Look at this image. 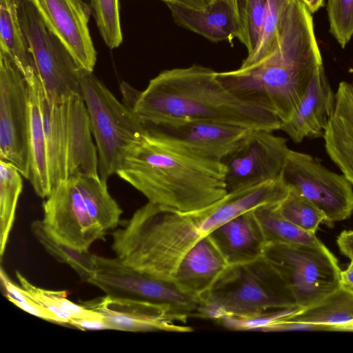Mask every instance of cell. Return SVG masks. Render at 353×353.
Instances as JSON below:
<instances>
[{"label":"cell","instance_id":"obj_36","mask_svg":"<svg viewBox=\"0 0 353 353\" xmlns=\"http://www.w3.org/2000/svg\"><path fill=\"white\" fill-rule=\"evenodd\" d=\"M14 305L26 312L46 321L61 323V320L51 311L30 299L28 302H13Z\"/></svg>","mask_w":353,"mask_h":353},{"label":"cell","instance_id":"obj_9","mask_svg":"<svg viewBox=\"0 0 353 353\" xmlns=\"http://www.w3.org/2000/svg\"><path fill=\"white\" fill-rule=\"evenodd\" d=\"M263 256L281 275L301 309L315 305L340 286L338 260L323 243H269Z\"/></svg>","mask_w":353,"mask_h":353},{"label":"cell","instance_id":"obj_40","mask_svg":"<svg viewBox=\"0 0 353 353\" xmlns=\"http://www.w3.org/2000/svg\"><path fill=\"white\" fill-rule=\"evenodd\" d=\"M312 13L316 12L323 6L324 0H302Z\"/></svg>","mask_w":353,"mask_h":353},{"label":"cell","instance_id":"obj_32","mask_svg":"<svg viewBox=\"0 0 353 353\" xmlns=\"http://www.w3.org/2000/svg\"><path fill=\"white\" fill-rule=\"evenodd\" d=\"M89 5L106 46L119 47L123 41L119 0H90Z\"/></svg>","mask_w":353,"mask_h":353},{"label":"cell","instance_id":"obj_11","mask_svg":"<svg viewBox=\"0 0 353 353\" xmlns=\"http://www.w3.org/2000/svg\"><path fill=\"white\" fill-rule=\"evenodd\" d=\"M0 159L30 174V93L27 80L0 50Z\"/></svg>","mask_w":353,"mask_h":353},{"label":"cell","instance_id":"obj_25","mask_svg":"<svg viewBox=\"0 0 353 353\" xmlns=\"http://www.w3.org/2000/svg\"><path fill=\"white\" fill-rule=\"evenodd\" d=\"M20 0H0V50L7 54L24 77L35 72L19 15Z\"/></svg>","mask_w":353,"mask_h":353},{"label":"cell","instance_id":"obj_38","mask_svg":"<svg viewBox=\"0 0 353 353\" xmlns=\"http://www.w3.org/2000/svg\"><path fill=\"white\" fill-rule=\"evenodd\" d=\"M165 2H172L186 7L202 10L207 8L211 0H162Z\"/></svg>","mask_w":353,"mask_h":353},{"label":"cell","instance_id":"obj_35","mask_svg":"<svg viewBox=\"0 0 353 353\" xmlns=\"http://www.w3.org/2000/svg\"><path fill=\"white\" fill-rule=\"evenodd\" d=\"M330 32L341 48L353 37V0H328Z\"/></svg>","mask_w":353,"mask_h":353},{"label":"cell","instance_id":"obj_24","mask_svg":"<svg viewBox=\"0 0 353 353\" xmlns=\"http://www.w3.org/2000/svg\"><path fill=\"white\" fill-rule=\"evenodd\" d=\"M279 323H308L322 326L325 330L341 331L353 323V290L340 285L319 303Z\"/></svg>","mask_w":353,"mask_h":353},{"label":"cell","instance_id":"obj_6","mask_svg":"<svg viewBox=\"0 0 353 353\" xmlns=\"http://www.w3.org/2000/svg\"><path fill=\"white\" fill-rule=\"evenodd\" d=\"M37 90L51 190L73 176H99L97 149L82 95L55 102L47 97L40 81Z\"/></svg>","mask_w":353,"mask_h":353},{"label":"cell","instance_id":"obj_31","mask_svg":"<svg viewBox=\"0 0 353 353\" xmlns=\"http://www.w3.org/2000/svg\"><path fill=\"white\" fill-rule=\"evenodd\" d=\"M279 208L285 219L307 233L316 234L321 224L328 225L326 216L319 208L291 190Z\"/></svg>","mask_w":353,"mask_h":353},{"label":"cell","instance_id":"obj_41","mask_svg":"<svg viewBox=\"0 0 353 353\" xmlns=\"http://www.w3.org/2000/svg\"><path fill=\"white\" fill-rule=\"evenodd\" d=\"M341 331H353V323L345 327Z\"/></svg>","mask_w":353,"mask_h":353},{"label":"cell","instance_id":"obj_4","mask_svg":"<svg viewBox=\"0 0 353 353\" xmlns=\"http://www.w3.org/2000/svg\"><path fill=\"white\" fill-rule=\"evenodd\" d=\"M226 172L223 161L197 155L146 125L117 174L148 202L193 211L206 208L228 194Z\"/></svg>","mask_w":353,"mask_h":353},{"label":"cell","instance_id":"obj_15","mask_svg":"<svg viewBox=\"0 0 353 353\" xmlns=\"http://www.w3.org/2000/svg\"><path fill=\"white\" fill-rule=\"evenodd\" d=\"M81 305L101 314L112 330L179 333L193 331L187 325L189 315L167 304L105 294L83 301Z\"/></svg>","mask_w":353,"mask_h":353},{"label":"cell","instance_id":"obj_20","mask_svg":"<svg viewBox=\"0 0 353 353\" xmlns=\"http://www.w3.org/2000/svg\"><path fill=\"white\" fill-rule=\"evenodd\" d=\"M176 23L211 41L239 39L241 34L236 0H211L199 10L165 2Z\"/></svg>","mask_w":353,"mask_h":353},{"label":"cell","instance_id":"obj_2","mask_svg":"<svg viewBox=\"0 0 353 353\" xmlns=\"http://www.w3.org/2000/svg\"><path fill=\"white\" fill-rule=\"evenodd\" d=\"M125 104L148 125L188 121H211L252 130H280L272 112L234 94L217 72L201 65L165 70L142 91L121 84Z\"/></svg>","mask_w":353,"mask_h":353},{"label":"cell","instance_id":"obj_16","mask_svg":"<svg viewBox=\"0 0 353 353\" xmlns=\"http://www.w3.org/2000/svg\"><path fill=\"white\" fill-rule=\"evenodd\" d=\"M78 66L93 72L97 62L89 30L91 8L83 0H29Z\"/></svg>","mask_w":353,"mask_h":353},{"label":"cell","instance_id":"obj_29","mask_svg":"<svg viewBox=\"0 0 353 353\" xmlns=\"http://www.w3.org/2000/svg\"><path fill=\"white\" fill-rule=\"evenodd\" d=\"M16 276L28 297L54 313L61 320V324H68L72 318L103 316L81 304L72 302L68 299L65 291L37 287L18 271L16 272Z\"/></svg>","mask_w":353,"mask_h":353},{"label":"cell","instance_id":"obj_23","mask_svg":"<svg viewBox=\"0 0 353 353\" xmlns=\"http://www.w3.org/2000/svg\"><path fill=\"white\" fill-rule=\"evenodd\" d=\"M30 93V174L29 181L41 198L46 199L51 192L49 179L44 125L38 97L39 79L37 72L25 77Z\"/></svg>","mask_w":353,"mask_h":353},{"label":"cell","instance_id":"obj_18","mask_svg":"<svg viewBox=\"0 0 353 353\" xmlns=\"http://www.w3.org/2000/svg\"><path fill=\"white\" fill-rule=\"evenodd\" d=\"M334 105L335 94L321 64L316 69L292 117L282 123L280 130L295 143H300L305 138L321 136Z\"/></svg>","mask_w":353,"mask_h":353},{"label":"cell","instance_id":"obj_42","mask_svg":"<svg viewBox=\"0 0 353 353\" xmlns=\"http://www.w3.org/2000/svg\"><path fill=\"white\" fill-rule=\"evenodd\" d=\"M83 1H85V3H87L88 4H89V3H90V0H83Z\"/></svg>","mask_w":353,"mask_h":353},{"label":"cell","instance_id":"obj_34","mask_svg":"<svg viewBox=\"0 0 353 353\" xmlns=\"http://www.w3.org/2000/svg\"><path fill=\"white\" fill-rule=\"evenodd\" d=\"M301 310L299 307L285 308L251 316H225L218 321L225 328L236 331L270 332L283 319Z\"/></svg>","mask_w":353,"mask_h":353},{"label":"cell","instance_id":"obj_21","mask_svg":"<svg viewBox=\"0 0 353 353\" xmlns=\"http://www.w3.org/2000/svg\"><path fill=\"white\" fill-rule=\"evenodd\" d=\"M323 136L328 156L353 185V83L339 84Z\"/></svg>","mask_w":353,"mask_h":353},{"label":"cell","instance_id":"obj_14","mask_svg":"<svg viewBox=\"0 0 353 353\" xmlns=\"http://www.w3.org/2000/svg\"><path fill=\"white\" fill-rule=\"evenodd\" d=\"M290 150L285 138L274 134L272 131L253 130L222 161L227 168L228 192L281 177Z\"/></svg>","mask_w":353,"mask_h":353},{"label":"cell","instance_id":"obj_30","mask_svg":"<svg viewBox=\"0 0 353 353\" xmlns=\"http://www.w3.org/2000/svg\"><path fill=\"white\" fill-rule=\"evenodd\" d=\"M293 0H267L259 41L253 52L248 54L241 66L257 62L272 50L285 12Z\"/></svg>","mask_w":353,"mask_h":353},{"label":"cell","instance_id":"obj_27","mask_svg":"<svg viewBox=\"0 0 353 353\" xmlns=\"http://www.w3.org/2000/svg\"><path fill=\"white\" fill-rule=\"evenodd\" d=\"M279 203L264 205L254 209V214L262 230L266 244L319 245L323 243L316 234L305 232L285 219L279 210Z\"/></svg>","mask_w":353,"mask_h":353},{"label":"cell","instance_id":"obj_5","mask_svg":"<svg viewBox=\"0 0 353 353\" xmlns=\"http://www.w3.org/2000/svg\"><path fill=\"white\" fill-rule=\"evenodd\" d=\"M48 228L59 239L81 250L120 223L123 210L99 176L76 175L51 190L43 203Z\"/></svg>","mask_w":353,"mask_h":353},{"label":"cell","instance_id":"obj_17","mask_svg":"<svg viewBox=\"0 0 353 353\" xmlns=\"http://www.w3.org/2000/svg\"><path fill=\"white\" fill-rule=\"evenodd\" d=\"M149 126L197 155L221 161L236 150L253 131L203 120Z\"/></svg>","mask_w":353,"mask_h":353},{"label":"cell","instance_id":"obj_7","mask_svg":"<svg viewBox=\"0 0 353 353\" xmlns=\"http://www.w3.org/2000/svg\"><path fill=\"white\" fill-rule=\"evenodd\" d=\"M298 307L286 283L263 256L230 265L201 300L195 316L218 321Z\"/></svg>","mask_w":353,"mask_h":353},{"label":"cell","instance_id":"obj_28","mask_svg":"<svg viewBox=\"0 0 353 353\" xmlns=\"http://www.w3.org/2000/svg\"><path fill=\"white\" fill-rule=\"evenodd\" d=\"M22 174L11 163L0 159V255L6 251L23 190Z\"/></svg>","mask_w":353,"mask_h":353},{"label":"cell","instance_id":"obj_8","mask_svg":"<svg viewBox=\"0 0 353 353\" xmlns=\"http://www.w3.org/2000/svg\"><path fill=\"white\" fill-rule=\"evenodd\" d=\"M79 77L97 149L99 174L107 182L117 174L127 154L142 137L146 125L93 72L79 68Z\"/></svg>","mask_w":353,"mask_h":353},{"label":"cell","instance_id":"obj_22","mask_svg":"<svg viewBox=\"0 0 353 353\" xmlns=\"http://www.w3.org/2000/svg\"><path fill=\"white\" fill-rule=\"evenodd\" d=\"M210 235L230 265L256 260L263 256L266 245L254 210L226 221Z\"/></svg>","mask_w":353,"mask_h":353},{"label":"cell","instance_id":"obj_1","mask_svg":"<svg viewBox=\"0 0 353 353\" xmlns=\"http://www.w3.org/2000/svg\"><path fill=\"white\" fill-rule=\"evenodd\" d=\"M289 188L279 179L228 192L200 210L180 211L148 202L112 232V250L125 265L172 281L184 255L226 221L259 206L281 203Z\"/></svg>","mask_w":353,"mask_h":353},{"label":"cell","instance_id":"obj_37","mask_svg":"<svg viewBox=\"0 0 353 353\" xmlns=\"http://www.w3.org/2000/svg\"><path fill=\"white\" fill-rule=\"evenodd\" d=\"M68 324L82 330L96 331L112 330V326L103 318V316L72 318Z\"/></svg>","mask_w":353,"mask_h":353},{"label":"cell","instance_id":"obj_10","mask_svg":"<svg viewBox=\"0 0 353 353\" xmlns=\"http://www.w3.org/2000/svg\"><path fill=\"white\" fill-rule=\"evenodd\" d=\"M19 15L37 77L47 97L60 102L74 94L82 95L80 68L29 0H20Z\"/></svg>","mask_w":353,"mask_h":353},{"label":"cell","instance_id":"obj_13","mask_svg":"<svg viewBox=\"0 0 353 353\" xmlns=\"http://www.w3.org/2000/svg\"><path fill=\"white\" fill-rule=\"evenodd\" d=\"M95 272L88 283L107 295L167 304L195 316L201 301L180 290L172 281L155 279L123 263L116 256L96 255Z\"/></svg>","mask_w":353,"mask_h":353},{"label":"cell","instance_id":"obj_33","mask_svg":"<svg viewBox=\"0 0 353 353\" xmlns=\"http://www.w3.org/2000/svg\"><path fill=\"white\" fill-rule=\"evenodd\" d=\"M241 34L239 39L248 54L256 46L263 21L267 0H236Z\"/></svg>","mask_w":353,"mask_h":353},{"label":"cell","instance_id":"obj_26","mask_svg":"<svg viewBox=\"0 0 353 353\" xmlns=\"http://www.w3.org/2000/svg\"><path fill=\"white\" fill-rule=\"evenodd\" d=\"M31 231L44 250L57 261L69 265L85 282L88 283L96 268V254L74 248L56 236L43 220L32 222Z\"/></svg>","mask_w":353,"mask_h":353},{"label":"cell","instance_id":"obj_12","mask_svg":"<svg viewBox=\"0 0 353 353\" xmlns=\"http://www.w3.org/2000/svg\"><path fill=\"white\" fill-rule=\"evenodd\" d=\"M281 179L288 188L305 197L326 216L328 226L353 213L352 183L310 154L290 150Z\"/></svg>","mask_w":353,"mask_h":353},{"label":"cell","instance_id":"obj_19","mask_svg":"<svg viewBox=\"0 0 353 353\" xmlns=\"http://www.w3.org/2000/svg\"><path fill=\"white\" fill-rule=\"evenodd\" d=\"M230 266L209 234L184 255L172 281L180 290L201 301Z\"/></svg>","mask_w":353,"mask_h":353},{"label":"cell","instance_id":"obj_3","mask_svg":"<svg viewBox=\"0 0 353 353\" xmlns=\"http://www.w3.org/2000/svg\"><path fill=\"white\" fill-rule=\"evenodd\" d=\"M321 64L312 13L302 0H293L271 52L251 65L217 72V77L234 94L272 112L283 123L292 117Z\"/></svg>","mask_w":353,"mask_h":353},{"label":"cell","instance_id":"obj_39","mask_svg":"<svg viewBox=\"0 0 353 353\" xmlns=\"http://www.w3.org/2000/svg\"><path fill=\"white\" fill-rule=\"evenodd\" d=\"M340 285L353 290V261L350 262L344 270L341 271Z\"/></svg>","mask_w":353,"mask_h":353}]
</instances>
